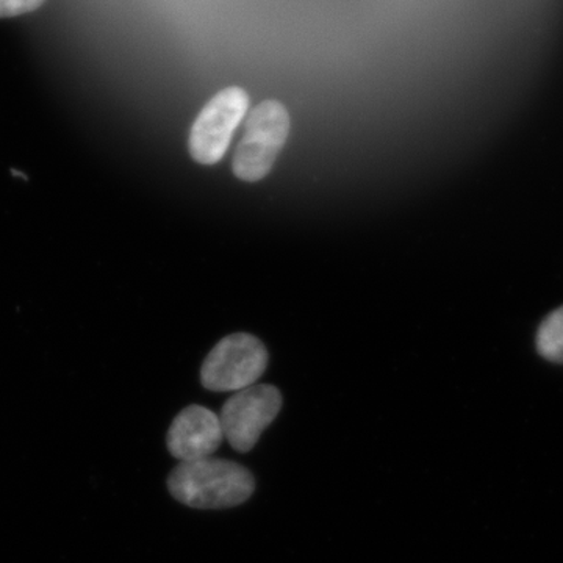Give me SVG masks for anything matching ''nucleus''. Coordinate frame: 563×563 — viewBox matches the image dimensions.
Returning <instances> with one entry per match:
<instances>
[{
	"label": "nucleus",
	"mask_w": 563,
	"mask_h": 563,
	"mask_svg": "<svg viewBox=\"0 0 563 563\" xmlns=\"http://www.w3.org/2000/svg\"><path fill=\"white\" fill-rule=\"evenodd\" d=\"M177 501L195 509H229L251 498L255 483L240 463L211 457L180 462L168 477Z\"/></svg>",
	"instance_id": "f257e3e1"
},
{
	"label": "nucleus",
	"mask_w": 563,
	"mask_h": 563,
	"mask_svg": "<svg viewBox=\"0 0 563 563\" xmlns=\"http://www.w3.org/2000/svg\"><path fill=\"white\" fill-rule=\"evenodd\" d=\"M290 114L280 102L263 101L247 113L232 168L244 181L265 179L290 135Z\"/></svg>",
	"instance_id": "f03ea898"
},
{
	"label": "nucleus",
	"mask_w": 563,
	"mask_h": 563,
	"mask_svg": "<svg viewBox=\"0 0 563 563\" xmlns=\"http://www.w3.org/2000/svg\"><path fill=\"white\" fill-rule=\"evenodd\" d=\"M268 365V351L257 336L233 333L207 355L201 369L203 387L211 391H240L252 387Z\"/></svg>",
	"instance_id": "7ed1b4c3"
},
{
	"label": "nucleus",
	"mask_w": 563,
	"mask_h": 563,
	"mask_svg": "<svg viewBox=\"0 0 563 563\" xmlns=\"http://www.w3.org/2000/svg\"><path fill=\"white\" fill-rule=\"evenodd\" d=\"M250 111V96L240 87L224 88L206 103L188 140L191 157L201 165H217L224 157L233 133Z\"/></svg>",
	"instance_id": "20e7f679"
},
{
	"label": "nucleus",
	"mask_w": 563,
	"mask_h": 563,
	"mask_svg": "<svg viewBox=\"0 0 563 563\" xmlns=\"http://www.w3.org/2000/svg\"><path fill=\"white\" fill-rule=\"evenodd\" d=\"M282 409V395L273 385H252L236 391L222 406L220 420L224 439L239 453L257 444Z\"/></svg>",
	"instance_id": "39448f33"
},
{
	"label": "nucleus",
	"mask_w": 563,
	"mask_h": 563,
	"mask_svg": "<svg viewBox=\"0 0 563 563\" xmlns=\"http://www.w3.org/2000/svg\"><path fill=\"white\" fill-rule=\"evenodd\" d=\"M224 432L220 417L202 406L181 410L168 431L169 453L180 462L211 457L221 446Z\"/></svg>",
	"instance_id": "423d86ee"
},
{
	"label": "nucleus",
	"mask_w": 563,
	"mask_h": 563,
	"mask_svg": "<svg viewBox=\"0 0 563 563\" xmlns=\"http://www.w3.org/2000/svg\"><path fill=\"white\" fill-rule=\"evenodd\" d=\"M537 350L547 361L563 363V307L548 314L540 325Z\"/></svg>",
	"instance_id": "0eeeda50"
},
{
	"label": "nucleus",
	"mask_w": 563,
	"mask_h": 563,
	"mask_svg": "<svg viewBox=\"0 0 563 563\" xmlns=\"http://www.w3.org/2000/svg\"><path fill=\"white\" fill-rule=\"evenodd\" d=\"M44 0H0V18L21 16L43 5Z\"/></svg>",
	"instance_id": "6e6552de"
}]
</instances>
